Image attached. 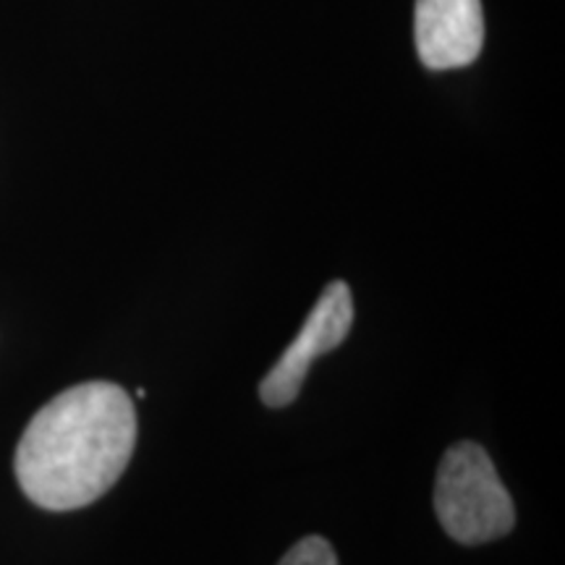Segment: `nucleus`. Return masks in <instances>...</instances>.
<instances>
[{"instance_id":"obj_4","label":"nucleus","mask_w":565,"mask_h":565,"mask_svg":"<svg viewBox=\"0 0 565 565\" xmlns=\"http://www.w3.org/2000/svg\"><path fill=\"white\" fill-rule=\"evenodd\" d=\"M416 53L433 71L463 68L484 45L482 0H416Z\"/></svg>"},{"instance_id":"obj_5","label":"nucleus","mask_w":565,"mask_h":565,"mask_svg":"<svg viewBox=\"0 0 565 565\" xmlns=\"http://www.w3.org/2000/svg\"><path fill=\"white\" fill-rule=\"evenodd\" d=\"M278 565H338L335 550L322 536H307L296 542L286 555L280 557Z\"/></svg>"},{"instance_id":"obj_2","label":"nucleus","mask_w":565,"mask_h":565,"mask_svg":"<svg viewBox=\"0 0 565 565\" xmlns=\"http://www.w3.org/2000/svg\"><path fill=\"white\" fill-rule=\"evenodd\" d=\"M435 511L461 545L500 540L515 524V508L492 458L477 443H458L445 450L435 479Z\"/></svg>"},{"instance_id":"obj_3","label":"nucleus","mask_w":565,"mask_h":565,"mask_svg":"<svg viewBox=\"0 0 565 565\" xmlns=\"http://www.w3.org/2000/svg\"><path fill=\"white\" fill-rule=\"evenodd\" d=\"M353 324V299L345 280H333L324 288L315 309L303 320V328L294 343L282 351L270 372L259 383V398L270 408H282L299 395L309 366L317 356L338 349L351 333Z\"/></svg>"},{"instance_id":"obj_1","label":"nucleus","mask_w":565,"mask_h":565,"mask_svg":"<svg viewBox=\"0 0 565 565\" xmlns=\"http://www.w3.org/2000/svg\"><path fill=\"white\" fill-rule=\"evenodd\" d=\"M137 445V408L121 385L92 380L47 401L21 435L13 471L45 511H76L121 479Z\"/></svg>"}]
</instances>
